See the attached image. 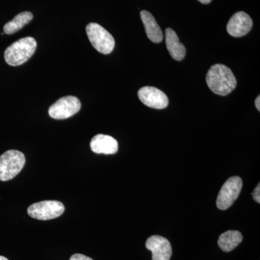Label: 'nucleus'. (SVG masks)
Returning a JSON list of instances; mask_svg holds the SVG:
<instances>
[{
	"label": "nucleus",
	"mask_w": 260,
	"mask_h": 260,
	"mask_svg": "<svg viewBox=\"0 0 260 260\" xmlns=\"http://www.w3.org/2000/svg\"><path fill=\"white\" fill-rule=\"evenodd\" d=\"M206 83L212 92L219 95H229L237 87V79L230 68L222 64H214L208 70Z\"/></svg>",
	"instance_id": "f257e3e1"
},
{
	"label": "nucleus",
	"mask_w": 260,
	"mask_h": 260,
	"mask_svg": "<svg viewBox=\"0 0 260 260\" xmlns=\"http://www.w3.org/2000/svg\"><path fill=\"white\" fill-rule=\"evenodd\" d=\"M37 47V41L32 37L19 39L5 51V59L11 66H19L30 59Z\"/></svg>",
	"instance_id": "f03ea898"
},
{
	"label": "nucleus",
	"mask_w": 260,
	"mask_h": 260,
	"mask_svg": "<svg viewBox=\"0 0 260 260\" xmlns=\"http://www.w3.org/2000/svg\"><path fill=\"white\" fill-rule=\"evenodd\" d=\"M25 164L22 152L10 150L0 155V181L13 179L21 172Z\"/></svg>",
	"instance_id": "7ed1b4c3"
},
{
	"label": "nucleus",
	"mask_w": 260,
	"mask_h": 260,
	"mask_svg": "<svg viewBox=\"0 0 260 260\" xmlns=\"http://www.w3.org/2000/svg\"><path fill=\"white\" fill-rule=\"evenodd\" d=\"M86 32L92 46L99 52L109 54L114 50L115 41L110 32L99 24L89 23L86 26Z\"/></svg>",
	"instance_id": "20e7f679"
},
{
	"label": "nucleus",
	"mask_w": 260,
	"mask_h": 260,
	"mask_svg": "<svg viewBox=\"0 0 260 260\" xmlns=\"http://www.w3.org/2000/svg\"><path fill=\"white\" fill-rule=\"evenodd\" d=\"M64 206L61 202L46 200L34 203L28 207V214L32 218L41 220H51L61 216Z\"/></svg>",
	"instance_id": "39448f33"
},
{
	"label": "nucleus",
	"mask_w": 260,
	"mask_h": 260,
	"mask_svg": "<svg viewBox=\"0 0 260 260\" xmlns=\"http://www.w3.org/2000/svg\"><path fill=\"white\" fill-rule=\"evenodd\" d=\"M243 182L240 177L229 178L219 191L216 200L217 208L221 210L229 209L240 194Z\"/></svg>",
	"instance_id": "423d86ee"
},
{
	"label": "nucleus",
	"mask_w": 260,
	"mask_h": 260,
	"mask_svg": "<svg viewBox=\"0 0 260 260\" xmlns=\"http://www.w3.org/2000/svg\"><path fill=\"white\" fill-rule=\"evenodd\" d=\"M81 103L78 98L64 96L59 99L57 102L51 106L49 114L54 119H65L74 116L79 112Z\"/></svg>",
	"instance_id": "0eeeda50"
},
{
	"label": "nucleus",
	"mask_w": 260,
	"mask_h": 260,
	"mask_svg": "<svg viewBox=\"0 0 260 260\" xmlns=\"http://www.w3.org/2000/svg\"><path fill=\"white\" fill-rule=\"evenodd\" d=\"M138 97L143 104L153 109H165L169 105L167 95L155 87L145 86L140 88Z\"/></svg>",
	"instance_id": "6e6552de"
},
{
	"label": "nucleus",
	"mask_w": 260,
	"mask_h": 260,
	"mask_svg": "<svg viewBox=\"0 0 260 260\" xmlns=\"http://www.w3.org/2000/svg\"><path fill=\"white\" fill-rule=\"evenodd\" d=\"M145 246L152 251V260H170L172 257V245L166 238L152 236L147 239Z\"/></svg>",
	"instance_id": "1a4fd4ad"
},
{
	"label": "nucleus",
	"mask_w": 260,
	"mask_h": 260,
	"mask_svg": "<svg viewBox=\"0 0 260 260\" xmlns=\"http://www.w3.org/2000/svg\"><path fill=\"white\" fill-rule=\"evenodd\" d=\"M252 25V20L249 15L244 12H238L228 23L227 31L233 37H242L250 31Z\"/></svg>",
	"instance_id": "9d476101"
},
{
	"label": "nucleus",
	"mask_w": 260,
	"mask_h": 260,
	"mask_svg": "<svg viewBox=\"0 0 260 260\" xmlns=\"http://www.w3.org/2000/svg\"><path fill=\"white\" fill-rule=\"evenodd\" d=\"M92 151L97 154L113 155L117 153L118 142L109 135L99 134L92 138L90 144Z\"/></svg>",
	"instance_id": "9b49d317"
},
{
	"label": "nucleus",
	"mask_w": 260,
	"mask_h": 260,
	"mask_svg": "<svg viewBox=\"0 0 260 260\" xmlns=\"http://www.w3.org/2000/svg\"><path fill=\"white\" fill-rule=\"evenodd\" d=\"M140 18L144 24L147 37L153 43H160L164 39V34L157 23L153 15L146 10L140 12Z\"/></svg>",
	"instance_id": "f8f14e48"
},
{
	"label": "nucleus",
	"mask_w": 260,
	"mask_h": 260,
	"mask_svg": "<svg viewBox=\"0 0 260 260\" xmlns=\"http://www.w3.org/2000/svg\"><path fill=\"white\" fill-rule=\"evenodd\" d=\"M166 44L169 54L173 59L181 61L186 55V48L179 42L177 32L171 28L166 30Z\"/></svg>",
	"instance_id": "ddd939ff"
},
{
	"label": "nucleus",
	"mask_w": 260,
	"mask_h": 260,
	"mask_svg": "<svg viewBox=\"0 0 260 260\" xmlns=\"http://www.w3.org/2000/svg\"><path fill=\"white\" fill-rule=\"evenodd\" d=\"M243 236L242 233L238 231H228L223 233L219 237L218 246L225 252L234 250L242 243Z\"/></svg>",
	"instance_id": "4468645a"
},
{
	"label": "nucleus",
	"mask_w": 260,
	"mask_h": 260,
	"mask_svg": "<svg viewBox=\"0 0 260 260\" xmlns=\"http://www.w3.org/2000/svg\"><path fill=\"white\" fill-rule=\"evenodd\" d=\"M32 18H34V16H32L30 12H23V13H19L13 20L5 24L4 26L5 34L10 35V34L18 32L20 29L23 28L25 25L30 23Z\"/></svg>",
	"instance_id": "2eb2a0df"
},
{
	"label": "nucleus",
	"mask_w": 260,
	"mask_h": 260,
	"mask_svg": "<svg viewBox=\"0 0 260 260\" xmlns=\"http://www.w3.org/2000/svg\"><path fill=\"white\" fill-rule=\"evenodd\" d=\"M252 197L253 199L255 200L256 203H260V184H257V186H256L255 189H254V191L252 192Z\"/></svg>",
	"instance_id": "dca6fc26"
},
{
	"label": "nucleus",
	"mask_w": 260,
	"mask_h": 260,
	"mask_svg": "<svg viewBox=\"0 0 260 260\" xmlns=\"http://www.w3.org/2000/svg\"><path fill=\"white\" fill-rule=\"evenodd\" d=\"M70 260H93L88 256L83 255L81 254H75L70 257Z\"/></svg>",
	"instance_id": "f3484780"
},
{
	"label": "nucleus",
	"mask_w": 260,
	"mask_h": 260,
	"mask_svg": "<svg viewBox=\"0 0 260 260\" xmlns=\"http://www.w3.org/2000/svg\"><path fill=\"white\" fill-rule=\"evenodd\" d=\"M255 107L259 112H260V96L256 98L255 100Z\"/></svg>",
	"instance_id": "a211bd4d"
},
{
	"label": "nucleus",
	"mask_w": 260,
	"mask_h": 260,
	"mask_svg": "<svg viewBox=\"0 0 260 260\" xmlns=\"http://www.w3.org/2000/svg\"><path fill=\"white\" fill-rule=\"evenodd\" d=\"M198 1H200V3H203V4H209L212 0H198Z\"/></svg>",
	"instance_id": "6ab92c4d"
},
{
	"label": "nucleus",
	"mask_w": 260,
	"mask_h": 260,
	"mask_svg": "<svg viewBox=\"0 0 260 260\" xmlns=\"http://www.w3.org/2000/svg\"><path fill=\"white\" fill-rule=\"evenodd\" d=\"M0 260H8L7 259L6 257H5V256H0Z\"/></svg>",
	"instance_id": "aec40b11"
}]
</instances>
